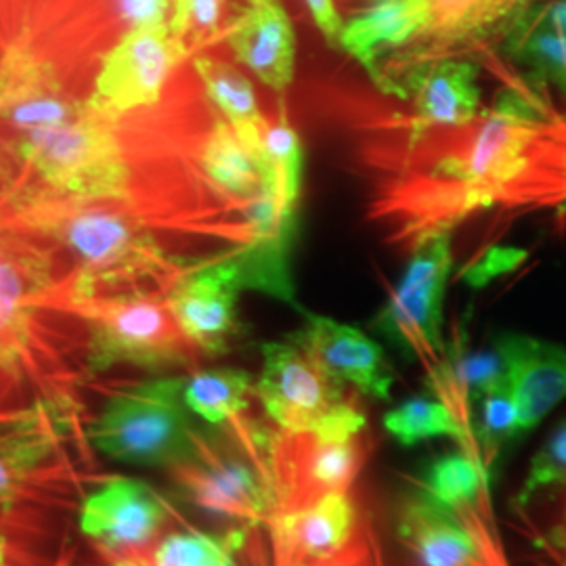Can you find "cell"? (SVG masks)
I'll use <instances>...</instances> for the list:
<instances>
[{"label": "cell", "mask_w": 566, "mask_h": 566, "mask_svg": "<svg viewBox=\"0 0 566 566\" xmlns=\"http://www.w3.org/2000/svg\"><path fill=\"white\" fill-rule=\"evenodd\" d=\"M367 214L413 252L486 210H566V114L544 84H514L464 126L380 114L357 135Z\"/></svg>", "instance_id": "1"}, {"label": "cell", "mask_w": 566, "mask_h": 566, "mask_svg": "<svg viewBox=\"0 0 566 566\" xmlns=\"http://www.w3.org/2000/svg\"><path fill=\"white\" fill-rule=\"evenodd\" d=\"M0 235L60 243L76 261L65 287L78 294L166 290L191 266L172 263L122 198H78L20 182L0 196Z\"/></svg>", "instance_id": "2"}, {"label": "cell", "mask_w": 566, "mask_h": 566, "mask_svg": "<svg viewBox=\"0 0 566 566\" xmlns=\"http://www.w3.org/2000/svg\"><path fill=\"white\" fill-rule=\"evenodd\" d=\"M44 313H60L86 325L88 365L95 371L135 365L151 371L193 369L202 353L175 319L164 294L93 292L78 294L57 283L41 298Z\"/></svg>", "instance_id": "3"}, {"label": "cell", "mask_w": 566, "mask_h": 566, "mask_svg": "<svg viewBox=\"0 0 566 566\" xmlns=\"http://www.w3.org/2000/svg\"><path fill=\"white\" fill-rule=\"evenodd\" d=\"M182 376L154 378L112 388L86 439L102 455L122 464L170 470L196 455L203 430L182 401Z\"/></svg>", "instance_id": "4"}, {"label": "cell", "mask_w": 566, "mask_h": 566, "mask_svg": "<svg viewBox=\"0 0 566 566\" xmlns=\"http://www.w3.org/2000/svg\"><path fill=\"white\" fill-rule=\"evenodd\" d=\"M120 116L86 99L81 114L20 137L21 160L41 189L78 198H122L128 166L118 133Z\"/></svg>", "instance_id": "5"}, {"label": "cell", "mask_w": 566, "mask_h": 566, "mask_svg": "<svg viewBox=\"0 0 566 566\" xmlns=\"http://www.w3.org/2000/svg\"><path fill=\"white\" fill-rule=\"evenodd\" d=\"M254 397L271 424L290 434H357L367 426L359 392L332 380L287 338L263 344Z\"/></svg>", "instance_id": "6"}, {"label": "cell", "mask_w": 566, "mask_h": 566, "mask_svg": "<svg viewBox=\"0 0 566 566\" xmlns=\"http://www.w3.org/2000/svg\"><path fill=\"white\" fill-rule=\"evenodd\" d=\"M57 280L46 252L0 235V374L13 386L44 388L57 374L60 359L39 322L41 298Z\"/></svg>", "instance_id": "7"}, {"label": "cell", "mask_w": 566, "mask_h": 566, "mask_svg": "<svg viewBox=\"0 0 566 566\" xmlns=\"http://www.w3.org/2000/svg\"><path fill=\"white\" fill-rule=\"evenodd\" d=\"M369 451L365 430L357 434H290L273 426L264 455L273 500L271 516L313 506L334 493H350Z\"/></svg>", "instance_id": "8"}, {"label": "cell", "mask_w": 566, "mask_h": 566, "mask_svg": "<svg viewBox=\"0 0 566 566\" xmlns=\"http://www.w3.org/2000/svg\"><path fill=\"white\" fill-rule=\"evenodd\" d=\"M451 266V233L437 235L416 248L401 282L374 319L376 332L424 365L428 380L447 361L443 298Z\"/></svg>", "instance_id": "9"}, {"label": "cell", "mask_w": 566, "mask_h": 566, "mask_svg": "<svg viewBox=\"0 0 566 566\" xmlns=\"http://www.w3.org/2000/svg\"><path fill=\"white\" fill-rule=\"evenodd\" d=\"M182 495L210 514L250 526H266L273 500L271 491L248 462L231 447L203 432L196 455L166 470Z\"/></svg>", "instance_id": "10"}, {"label": "cell", "mask_w": 566, "mask_h": 566, "mask_svg": "<svg viewBox=\"0 0 566 566\" xmlns=\"http://www.w3.org/2000/svg\"><path fill=\"white\" fill-rule=\"evenodd\" d=\"M189 55L168 23L126 30L103 55L91 99L120 118L133 109L156 105L172 70Z\"/></svg>", "instance_id": "11"}, {"label": "cell", "mask_w": 566, "mask_h": 566, "mask_svg": "<svg viewBox=\"0 0 566 566\" xmlns=\"http://www.w3.org/2000/svg\"><path fill=\"white\" fill-rule=\"evenodd\" d=\"M243 290L235 256L196 264L172 283L164 298L185 336L202 355L221 357L240 334L238 296Z\"/></svg>", "instance_id": "12"}, {"label": "cell", "mask_w": 566, "mask_h": 566, "mask_svg": "<svg viewBox=\"0 0 566 566\" xmlns=\"http://www.w3.org/2000/svg\"><path fill=\"white\" fill-rule=\"evenodd\" d=\"M298 313L303 325L285 336L290 343L303 348L306 357L338 385L378 401L390 397L395 371L380 344L359 327L315 315L303 306Z\"/></svg>", "instance_id": "13"}, {"label": "cell", "mask_w": 566, "mask_h": 566, "mask_svg": "<svg viewBox=\"0 0 566 566\" xmlns=\"http://www.w3.org/2000/svg\"><path fill=\"white\" fill-rule=\"evenodd\" d=\"M168 516L170 507L151 486L114 476L82 502L81 531L112 554H128L147 549Z\"/></svg>", "instance_id": "14"}, {"label": "cell", "mask_w": 566, "mask_h": 566, "mask_svg": "<svg viewBox=\"0 0 566 566\" xmlns=\"http://www.w3.org/2000/svg\"><path fill=\"white\" fill-rule=\"evenodd\" d=\"M271 566H327L359 531L350 493H334L313 506L275 514L266 523Z\"/></svg>", "instance_id": "15"}, {"label": "cell", "mask_w": 566, "mask_h": 566, "mask_svg": "<svg viewBox=\"0 0 566 566\" xmlns=\"http://www.w3.org/2000/svg\"><path fill=\"white\" fill-rule=\"evenodd\" d=\"M495 353L516 403V437H523L566 399V346L504 332L495 338Z\"/></svg>", "instance_id": "16"}, {"label": "cell", "mask_w": 566, "mask_h": 566, "mask_svg": "<svg viewBox=\"0 0 566 566\" xmlns=\"http://www.w3.org/2000/svg\"><path fill=\"white\" fill-rule=\"evenodd\" d=\"M84 103L74 102L63 91L51 63L36 57L30 49L13 46L2 55L0 122L21 137L72 120L81 114Z\"/></svg>", "instance_id": "17"}, {"label": "cell", "mask_w": 566, "mask_h": 566, "mask_svg": "<svg viewBox=\"0 0 566 566\" xmlns=\"http://www.w3.org/2000/svg\"><path fill=\"white\" fill-rule=\"evenodd\" d=\"M227 44L283 103L296 72V32L282 0H242L227 30Z\"/></svg>", "instance_id": "18"}, {"label": "cell", "mask_w": 566, "mask_h": 566, "mask_svg": "<svg viewBox=\"0 0 566 566\" xmlns=\"http://www.w3.org/2000/svg\"><path fill=\"white\" fill-rule=\"evenodd\" d=\"M395 533L422 566H507L491 558L424 486L399 502Z\"/></svg>", "instance_id": "19"}, {"label": "cell", "mask_w": 566, "mask_h": 566, "mask_svg": "<svg viewBox=\"0 0 566 566\" xmlns=\"http://www.w3.org/2000/svg\"><path fill=\"white\" fill-rule=\"evenodd\" d=\"M420 486L455 516L491 558L507 565L491 506L489 470L479 458L464 451L446 455L430 465Z\"/></svg>", "instance_id": "20"}, {"label": "cell", "mask_w": 566, "mask_h": 566, "mask_svg": "<svg viewBox=\"0 0 566 566\" xmlns=\"http://www.w3.org/2000/svg\"><path fill=\"white\" fill-rule=\"evenodd\" d=\"M409 118L422 126L453 128L474 120L483 112L479 67L468 60L437 61L413 82Z\"/></svg>", "instance_id": "21"}, {"label": "cell", "mask_w": 566, "mask_h": 566, "mask_svg": "<svg viewBox=\"0 0 566 566\" xmlns=\"http://www.w3.org/2000/svg\"><path fill=\"white\" fill-rule=\"evenodd\" d=\"M57 416L53 407H34L0 416V495H13L30 483L57 449Z\"/></svg>", "instance_id": "22"}, {"label": "cell", "mask_w": 566, "mask_h": 566, "mask_svg": "<svg viewBox=\"0 0 566 566\" xmlns=\"http://www.w3.org/2000/svg\"><path fill=\"white\" fill-rule=\"evenodd\" d=\"M200 168L212 187L245 210L261 202L266 187L264 149L256 151L240 139L229 122L217 120L200 147Z\"/></svg>", "instance_id": "23"}, {"label": "cell", "mask_w": 566, "mask_h": 566, "mask_svg": "<svg viewBox=\"0 0 566 566\" xmlns=\"http://www.w3.org/2000/svg\"><path fill=\"white\" fill-rule=\"evenodd\" d=\"M254 397V378L233 367L200 369L185 378L182 401L187 409L210 426H223L233 441H245L256 422L245 418L250 399Z\"/></svg>", "instance_id": "24"}, {"label": "cell", "mask_w": 566, "mask_h": 566, "mask_svg": "<svg viewBox=\"0 0 566 566\" xmlns=\"http://www.w3.org/2000/svg\"><path fill=\"white\" fill-rule=\"evenodd\" d=\"M193 67L210 102L219 107L221 118L231 124L245 145L263 151L269 122L261 112L252 82L233 65L212 57H196Z\"/></svg>", "instance_id": "25"}, {"label": "cell", "mask_w": 566, "mask_h": 566, "mask_svg": "<svg viewBox=\"0 0 566 566\" xmlns=\"http://www.w3.org/2000/svg\"><path fill=\"white\" fill-rule=\"evenodd\" d=\"M264 168L266 187L263 200L273 206L283 223L294 224L296 203L303 191V145L298 133L280 109V120L269 124L264 135Z\"/></svg>", "instance_id": "26"}, {"label": "cell", "mask_w": 566, "mask_h": 566, "mask_svg": "<svg viewBox=\"0 0 566 566\" xmlns=\"http://www.w3.org/2000/svg\"><path fill=\"white\" fill-rule=\"evenodd\" d=\"M506 49L525 65L535 84L556 86L566 97V32L535 20L526 4L510 21Z\"/></svg>", "instance_id": "27"}, {"label": "cell", "mask_w": 566, "mask_h": 566, "mask_svg": "<svg viewBox=\"0 0 566 566\" xmlns=\"http://www.w3.org/2000/svg\"><path fill=\"white\" fill-rule=\"evenodd\" d=\"M385 428L399 446L413 447L428 439L449 437L460 443L464 453L481 460L479 449L468 439L460 420L449 409V405L443 403L441 399L432 401V399L418 397V399L405 401L386 413Z\"/></svg>", "instance_id": "28"}, {"label": "cell", "mask_w": 566, "mask_h": 566, "mask_svg": "<svg viewBox=\"0 0 566 566\" xmlns=\"http://www.w3.org/2000/svg\"><path fill=\"white\" fill-rule=\"evenodd\" d=\"M472 430L486 470L495 464L510 439H516V403L506 380L479 395L472 411Z\"/></svg>", "instance_id": "29"}, {"label": "cell", "mask_w": 566, "mask_h": 566, "mask_svg": "<svg viewBox=\"0 0 566 566\" xmlns=\"http://www.w3.org/2000/svg\"><path fill=\"white\" fill-rule=\"evenodd\" d=\"M238 537L217 539L200 531H177L166 535L151 552L154 566H233Z\"/></svg>", "instance_id": "30"}, {"label": "cell", "mask_w": 566, "mask_h": 566, "mask_svg": "<svg viewBox=\"0 0 566 566\" xmlns=\"http://www.w3.org/2000/svg\"><path fill=\"white\" fill-rule=\"evenodd\" d=\"M566 486V420L552 430L546 443L533 455L516 504L525 507L537 493Z\"/></svg>", "instance_id": "31"}, {"label": "cell", "mask_w": 566, "mask_h": 566, "mask_svg": "<svg viewBox=\"0 0 566 566\" xmlns=\"http://www.w3.org/2000/svg\"><path fill=\"white\" fill-rule=\"evenodd\" d=\"M223 9L224 0H175L170 32L193 53L219 32Z\"/></svg>", "instance_id": "32"}, {"label": "cell", "mask_w": 566, "mask_h": 566, "mask_svg": "<svg viewBox=\"0 0 566 566\" xmlns=\"http://www.w3.org/2000/svg\"><path fill=\"white\" fill-rule=\"evenodd\" d=\"M172 4L175 0H118V13L128 30L149 28L168 23Z\"/></svg>", "instance_id": "33"}, {"label": "cell", "mask_w": 566, "mask_h": 566, "mask_svg": "<svg viewBox=\"0 0 566 566\" xmlns=\"http://www.w3.org/2000/svg\"><path fill=\"white\" fill-rule=\"evenodd\" d=\"M371 533L374 531H369V526H359L350 546L327 566H385L380 546Z\"/></svg>", "instance_id": "34"}, {"label": "cell", "mask_w": 566, "mask_h": 566, "mask_svg": "<svg viewBox=\"0 0 566 566\" xmlns=\"http://www.w3.org/2000/svg\"><path fill=\"white\" fill-rule=\"evenodd\" d=\"M317 30L324 34L325 42L334 49H340L344 20L338 13L336 0H304Z\"/></svg>", "instance_id": "35"}, {"label": "cell", "mask_w": 566, "mask_h": 566, "mask_svg": "<svg viewBox=\"0 0 566 566\" xmlns=\"http://www.w3.org/2000/svg\"><path fill=\"white\" fill-rule=\"evenodd\" d=\"M528 11L535 20L542 21L547 28L566 32V0H554L549 4H539V7L528 4Z\"/></svg>", "instance_id": "36"}, {"label": "cell", "mask_w": 566, "mask_h": 566, "mask_svg": "<svg viewBox=\"0 0 566 566\" xmlns=\"http://www.w3.org/2000/svg\"><path fill=\"white\" fill-rule=\"evenodd\" d=\"M107 566H154L151 554L147 549L142 552H128V554H114Z\"/></svg>", "instance_id": "37"}, {"label": "cell", "mask_w": 566, "mask_h": 566, "mask_svg": "<svg viewBox=\"0 0 566 566\" xmlns=\"http://www.w3.org/2000/svg\"><path fill=\"white\" fill-rule=\"evenodd\" d=\"M18 182L13 177V163L9 156V149L4 147V143H0V187L2 189H13Z\"/></svg>", "instance_id": "38"}, {"label": "cell", "mask_w": 566, "mask_h": 566, "mask_svg": "<svg viewBox=\"0 0 566 566\" xmlns=\"http://www.w3.org/2000/svg\"><path fill=\"white\" fill-rule=\"evenodd\" d=\"M11 388H13V382H11L4 374H0V403H2V399L9 395ZM0 416H4V413H0Z\"/></svg>", "instance_id": "39"}]
</instances>
